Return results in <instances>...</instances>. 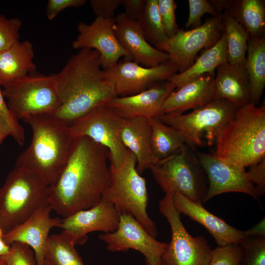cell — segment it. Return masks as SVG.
Returning a JSON list of instances; mask_svg holds the SVG:
<instances>
[{
	"label": "cell",
	"mask_w": 265,
	"mask_h": 265,
	"mask_svg": "<svg viewBox=\"0 0 265 265\" xmlns=\"http://www.w3.org/2000/svg\"><path fill=\"white\" fill-rule=\"evenodd\" d=\"M124 118L106 105L96 107L70 127L75 138L86 136L106 148L110 166L118 168L125 161L130 151L121 139Z\"/></svg>",
	"instance_id": "11"
},
{
	"label": "cell",
	"mask_w": 265,
	"mask_h": 265,
	"mask_svg": "<svg viewBox=\"0 0 265 265\" xmlns=\"http://www.w3.org/2000/svg\"><path fill=\"white\" fill-rule=\"evenodd\" d=\"M172 197L178 212L203 225L213 237L217 245L240 244L248 238L245 231L231 226L207 210L202 204L195 203L179 193H174Z\"/></svg>",
	"instance_id": "21"
},
{
	"label": "cell",
	"mask_w": 265,
	"mask_h": 265,
	"mask_svg": "<svg viewBox=\"0 0 265 265\" xmlns=\"http://www.w3.org/2000/svg\"><path fill=\"white\" fill-rule=\"evenodd\" d=\"M146 0H122L125 14L132 20L137 21L144 9Z\"/></svg>",
	"instance_id": "43"
},
{
	"label": "cell",
	"mask_w": 265,
	"mask_h": 265,
	"mask_svg": "<svg viewBox=\"0 0 265 265\" xmlns=\"http://www.w3.org/2000/svg\"><path fill=\"white\" fill-rule=\"evenodd\" d=\"M189 15L185 25L186 28H196L202 25L201 18L206 13L212 17H216L219 14L209 0H188Z\"/></svg>",
	"instance_id": "37"
},
{
	"label": "cell",
	"mask_w": 265,
	"mask_h": 265,
	"mask_svg": "<svg viewBox=\"0 0 265 265\" xmlns=\"http://www.w3.org/2000/svg\"><path fill=\"white\" fill-rule=\"evenodd\" d=\"M44 265H51L47 261H45Z\"/></svg>",
	"instance_id": "48"
},
{
	"label": "cell",
	"mask_w": 265,
	"mask_h": 265,
	"mask_svg": "<svg viewBox=\"0 0 265 265\" xmlns=\"http://www.w3.org/2000/svg\"><path fill=\"white\" fill-rule=\"evenodd\" d=\"M111 252L127 251L130 249L141 253L146 265H161L162 254L167 243L157 240L151 236L131 215L121 213L117 230L99 236Z\"/></svg>",
	"instance_id": "13"
},
{
	"label": "cell",
	"mask_w": 265,
	"mask_h": 265,
	"mask_svg": "<svg viewBox=\"0 0 265 265\" xmlns=\"http://www.w3.org/2000/svg\"><path fill=\"white\" fill-rule=\"evenodd\" d=\"M247 172L250 181L255 186L259 196L265 194V158L249 166Z\"/></svg>",
	"instance_id": "40"
},
{
	"label": "cell",
	"mask_w": 265,
	"mask_h": 265,
	"mask_svg": "<svg viewBox=\"0 0 265 265\" xmlns=\"http://www.w3.org/2000/svg\"><path fill=\"white\" fill-rule=\"evenodd\" d=\"M207 177L208 186L204 203L217 195L226 192L247 194L256 200L260 198L244 168L229 163L213 154L195 151Z\"/></svg>",
	"instance_id": "16"
},
{
	"label": "cell",
	"mask_w": 265,
	"mask_h": 265,
	"mask_svg": "<svg viewBox=\"0 0 265 265\" xmlns=\"http://www.w3.org/2000/svg\"><path fill=\"white\" fill-rule=\"evenodd\" d=\"M55 79L60 104L52 116L69 126L117 96L94 50H79L55 74Z\"/></svg>",
	"instance_id": "2"
},
{
	"label": "cell",
	"mask_w": 265,
	"mask_h": 265,
	"mask_svg": "<svg viewBox=\"0 0 265 265\" xmlns=\"http://www.w3.org/2000/svg\"><path fill=\"white\" fill-rule=\"evenodd\" d=\"M0 116L8 124L11 131V136L16 142L22 146L25 141L24 129L9 110L3 94L0 84Z\"/></svg>",
	"instance_id": "39"
},
{
	"label": "cell",
	"mask_w": 265,
	"mask_h": 265,
	"mask_svg": "<svg viewBox=\"0 0 265 265\" xmlns=\"http://www.w3.org/2000/svg\"><path fill=\"white\" fill-rule=\"evenodd\" d=\"M222 13L212 17L198 27L188 30L179 29L169 38L163 49L169 60L178 67L182 73L193 63L198 53L202 49H209L219 40L223 32Z\"/></svg>",
	"instance_id": "12"
},
{
	"label": "cell",
	"mask_w": 265,
	"mask_h": 265,
	"mask_svg": "<svg viewBox=\"0 0 265 265\" xmlns=\"http://www.w3.org/2000/svg\"><path fill=\"white\" fill-rule=\"evenodd\" d=\"M121 139L124 146L135 156L136 168L139 174L158 161L152 150L151 127L148 119L124 118Z\"/></svg>",
	"instance_id": "24"
},
{
	"label": "cell",
	"mask_w": 265,
	"mask_h": 265,
	"mask_svg": "<svg viewBox=\"0 0 265 265\" xmlns=\"http://www.w3.org/2000/svg\"><path fill=\"white\" fill-rule=\"evenodd\" d=\"M227 51V62L244 66L249 36L247 31L227 11L222 13Z\"/></svg>",
	"instance_id": "30"
},
{
	"label": "cell",
	"mask_w": 265,
	"mask_h": 265,
	"mask_svg": "<svg viewBox=\"0 0 265 265\" xmlns=\"http://www.w3.org/2000/svg\"><path fill=\"white\" fill-rule=\"evenodd\" d=\"M240 245V265H265V237H249Z\"/></svg>",
	"instance_id": "33"
},
{
	"label": "cell",
	"mask_w": 265,
	"mask_h": 265,
	"mask_svg": "<svg viewBox=\"0 0 265 265\" xmlns=\"http://www.w3.org/2000/svg\"><path fill=\"white\" fill-rule=\"evenodd\" d=\"M22 21L18 18L7 19L0 14V53L19 42Z\"/></svg>",
	"instance_id": "36"
},
{
	"label": "cell",
	"mask_w": 265,
	"mask_h": 265,
	"mask_svg": "<svg viewBox=\"0 0 265 265\" xmlns=\"http://www.w3.org/2000/svg\"><path fill=\"white\" fill-rule=\"evenodd\" d=\"M3 88L8 108L18 120L29 116L52 115L60 104L54 74L27 75Z\"/></svg>",
	"instance_id": "9"
},
{
	"label": "cell",
	"mask_w": 265,
	"mask_h": 265,
	"mask_svg": "<svg viewBox=\"0 0 265 265\" xmlns=\"http://www.w3.org/2000/svg\"><path fill=\"white\" fill-rule=\"evenodd\" d=\"M215 144L213 155L240 167L265 158V106L250 103L238 108Z\"/></svg>",
	"instance_id": "4"
},
{
	"label": "cell",
	"mask_w": 265,
	"mask_h": 265,
	"mask_svg": "<svg viewBox=\"0 0 265 265\" xmlns=\"http://www.w3.org/2000/svg\"><path fill=\"white\" fill-rule=\"evenodd\" d=\"M136 160L131 152L118 168L109 165L110 179L103 197L111 202L120 213L133 216L152 237L158 236L156 223L147 212L148 194L145 178L137 171Z\"/></svg>",
	"instance_id": "7"
},
{
	"label": "cell",
	"mask_w": 265,
	"mask_h": 265,
	"mask_svg": "<svg viewBox=\"0 0 265 265\" xmlns=\"http://www.w3.org/2000/svg\"><path fill=\"white\" fill-rule=\"evenodd\" d=\"M52 210L49 203L40 207L24 223L2 235L3 241L8 245L15 242L27 244L34 252L36 265H44L50 231L59 227L62 220L52 217Z\"/></svg>",
	"instance_id": "18"
},
{
	"label": "cell",
	"mask_w": 265,
	"mask_h": 265,
	"mask_svg": "<svg viewBox=\"0 0 265 265\" xmlns=\"http://www.w3.org/2000/svg\"><path fill=\"white\" fill-rule=\"evenodd\" d=\"M242 248L240 244L218 246L211 250L209 265H240Z\"/></svg>",
	"instance_id": "35"
},
{
	"label": "cell",
	"mask_w": 265,
	"mask_h": 265,
	"mask_svg": "<svg viewBox=\"0 0 265 265\" xmlns=\"http://www.w3.org/2000/svg\"><path fill=\"white\" fill-rule=\"evenodd\" d=\"M244 65L249 83L251 102L257 104L265 86V37L249 38Z\"/></svg>",
	"instance_id": "27"
},
{
	"label": "cell",
	"mask_w": 265,
	"mask_h": 265,
	"mask_svg": "<svg viewBox=\"0 0 265 265\" xmlns=\"http://www.w3.org/2000/svg\"><path fill=\"white\" fill-rule=\"evenodd\" d=\"M34 52L28 40L18 42L0 53V84L4 86L26 76L32 75L36 66Z\"/></svg>",
	"instance_id": "25"
},
{
	"label": "cell",
	"mask_w": 265,
	"mask_h": 265,
	"mask_svg": "<svg viewBox=\"0 0 265 265\" xmlns=\"http://www.w3.org/2000/svg\"><path fill=\"white\" fill-rule=\"evenodd\" d=\"M0 265H4L3 262L0 260Z\"/></svg>",
	"instance_id": "49"
},
{
	"label": "cell",
	"mask_w": 265,
	"mask_h": 265,
	"mask_svg": "<svg viewBox=\"0 0 265 265\" xmlns=\"http://www.w3.org/2000/svg\"><path fill=\"white\" fill-rule=\"evenodd\" d=\"M85 2V0H49L46 14L49 20H52L63 9L72 7H80Z\"/></svg>",
	"instance_id": "42"
},
{
	"label": "cell",
	"mask_w": 265,
	"mask_h": 265,
	"mask_svg": "<svg viewBox=\"0 0 265 265\" xmlns=\"http://www.w3.org/2000/svg\"><path fill=\"white\" fill-rule=\"evenodd\" d=\"M10 245L5 244L2 239V237L0 238V257L8 252Z\"/></svg>",
	"instance_id": "47"
},
{
	"label": "cell",
	"mask_w": 265,
	"mask_h": 265,
	"mask_svg": "<svg viewBox=\"0 0 265 265\" xmlns=\"http://www.w3.org/2000/svg\"><path fill=\"white\" fill-rule=\"evenodd\" d=\"M109 152L86 136L75 137L58 178L49 187V203L63 217L102 200L110 179Z\"/></svg>",
	"instance_id": "1"
},
{
	"label": "cell",
	"mask_w": 265,
	"mask_h": 265,
	"mask_svg": "<svg viewBox=\"0 0 265 265\" xmlns=\"http://www.w3.org/2000/svg\"><path fill=\"white\" fill-rule=\"evenodd\" d=\"M215 75L205 74L172 91L164 102L159 115L182 114L214 100Z\"/></svg>",
	"instance_id": "22"
},
{
	"label": "cell",
	"mask_w": 265,
	"mask_h": 265,
	"mask_svg": "<svg viewBox=\"0 0 265 265\" xmlns=\"http://www.w3.org/2000/svg\"><path fill=\"white\" fill-rule=\"evenodd\" d=\"M49 187L38 174L15 166L0 187V230L2 235L49 203Z\"/></svg>",
	"instance_id": "5"
},
{
	"label": "cell",
	"mask_w": 265,
	"mask_h": 265,
	"mask_svg": "<svg viewBox=\"0 0 265 265\" xmlns=\"http://www.w3.org/2000/svg\"><path fill=\"white\" fill-rule=\"evenodd\" d=\"M227 39L224 31L218 41L212 48L206 50L186 70L176 73L167 80L178 89L184 84L205 74H215L216 68L227 62Z\"/></svg>",
	"instance_id": "26"
},
{
	"label": "cell",
	"mask_w": 265,
	"mask_h": 265,
	"mask_svg": "<svg viewBox=\"0 0 265 265\" xmlns=\"http://www.w3.org/2000/svg\"><path fill=\"white\" fill-rule=\"evenodd\" d=\"M148 120L151 127L152 150L158 160L171 156L187 144L178 131L163 123L157 117Z\"/></svg>",
	"instance_id": "29"
},
{
	"label": "cell",
	"mask_w": 265,
	"mask_h": 265,
	"mask_svg": "<svg viewBox=\"0 0 265 265\" xmlns=\"http://www.w3.org/2000/svg\"><path fill=\"white\" fill-rule=\"evenodd\" d=\"M105 71L107 78L114 87L117 96L123 97L139 93L167 80L177 73L178 67L169 60L156 67H145L124 59Z\"/></svg>",
	"instance_id": "14"
},
{
	"label": "cell",
	"mask_w": 265,
	"mask_h": 265,
	"mask_svg": "<svg viewBox=\"0 0 265 265\" xmlns=\"http://www.w3.org/2000/svg\"><path fill=\"white\" fill-rule=\"evenodd\" d=\"M158 5L164 30L170 38L179 30L175 15L177 4L174 0H158Z\"/></svg>",
	"instance_id": "38"
},
{
	"label": "cell",
	"mask_w": 265,
	"mask_h": 265,
	"mask_svg": "<svg viewBox=\"0 0 265 265\" xmlns=\"http://www.w3.org/2000/svg\"><path fill=\"white\" fill-rule=\"evenodd\" d=\"M115 18L106 19L96 17L90 24L80 22L79 33L72 43L75 49H90L100 54L101 67L107 70L114 66L121 57L131 60L129 53L122 47L115 34Z\"/></svg>",
	"instance_id": "15"
},
{
	"label": "cell",
	"mask_w": 265,
	"mask_h": 265,
	"mask_svg": "<svg viewBox=\"0 0 265 265\" xmlns=\"http://www.w3.org/2000/svg\"><path fill=\"white\" fill-rule=\"evenodd\" d=\"M249 237H265V219L264 218L253 227L245 231Z\"/></svg>",
	"instance_id": "44"
},
{
	"label": "cell",
	"mask_w": 265,
	"mask_h": 265,
	"mask_svg": "<svg viewBox=\"0 0 265 265\" xmlns=\"http://www.w3.org/2000/svg\"><path fill=\"white\" fill-rule=\"evenodd\" d=\"M159 208L171 231V240L161 255V265H209L212 249L208 242L204 237H193L187 232L172 195L165 194Z\"/></svg>",
	"instance_id": "10"
},
{
	"label": "cell",
	"mask_w": 265,
	"mask_h": 265,
	"mask_svg": "<svg viewBox=\"0 0 265 265\" xmlns=\"http://www.w3.org/2000/svg\"><path fill=\"white\" fill-rule=\"evenodd\" d=\"M214 99L226 100L237 108L252 103L249 83L244 66L225 62L216 69Z\"/></svg>",
	"instance_id": "23"
},
{
	"label": "cell",
	"mask_w": 265,
	"mask_h": 265,
	"mask_svg": "<svg viewBox=\"0 0 265 265\" xmlns=\"http://www.w3.org/2000/svg\"><path fill=\"white\" fill-rule=\"evenodd\" d=\"M115 20L116 37L132 61L145 67H154L169 60L166 53L146 40L137 21L128 18L123 12L117 14Z\"/></svg>",
	"instance_id": "19"
},
{
	"label": "cell",
	"mask_w": 265,
	"mask_h": 265,
	"mask_svg": "<svg viewBox=\"0 0 265 265\" xmlns=\"http://www.w3.org/2000/svg\"><path fill=\"white\" fill-rule=\"evenodd\" d=\"M186 144L150 168L155 180L165 194L179 193L190 200L204 204L208 182L195 153Z\"/></svg>",
	"instance_id": "6"
},
{
	"label": "cell",
	"mask_w": 265,
	"mask_h": 265,
	"mask_svg": "<svg viewBox=\"0 0 265 265\" xmlns=\"http://www.w3.org/2000/svg\"><path fill=\"white\" fill-rule=\"evenodd\" d=\"M219 14H221L223 9L228 10L233 2V0H209Z\"/></svg>",
	"instance_id": "45"
},
{
	"label": "cell",
	"mask_w": 265,
	"mask_h": 265,
	"mask_svg": "<svg viewBox=\"0 0 265 265\" xmlns=\"http://www.w3.org/2000/svg\"><path fill=\"white\" fill-rule=\"evenodd\" d=\"M225 11L243 27L249 38L265 36V1L264 0H233L230 8Z\"/></svg>",
	"instance_id": "28"
},
{
	"label": "cell",
	"mask_w": 265,
	"mask_h": 265,
	"mask_svg": "<svg viewBox=\"0 0 265 265\" xmlns=\"http://www.w3.org/2000/svg\"><path fill=\"white\" fill-rule=\"evenodd\" d=\"M175 88L171 82L166 80L136 94L116 96L106 105L124 119H149L159 115L164 102Z\"/></svg>",
	"instance_id": "20"
},
{
	"label": "cell",
	"mask_w": 265,
	"mask_h": 265,
	"mask_svg": "<svg viewBox=\"0 0 265 265\" xmlns=\"http://www.w3.org/2000/svg\"><path fill=\"white\" fill-rule=\"evenodd\" d=\"M238 108L226 100L214 99L187 114H162L157 117L178 131L191 146H202L205 141L212 145Z\"/></svg>",
	"instance_id": "8"
},
{
	"label": "cell",
	"mask_w": 265,
	"mask_h": 265,
	"mask_svg": "<svg viewBox=\"0 0 265 265\" xmlns=\"http://www.w3.org/2000/svg\"><path fill=\"white\" fill-rule=\"evenodd\" d=\"M4 265H36L33 250L27 244L15 242L10 244L8 253L0 257Z\"/></svg>",
	"instance_id": "34"
},
{
	"label": "cell",
	"mask_w": 265,
	"mask_h": 265,
	"mask_svg": "<svg viewBox=\"0 0 265 265\" xmlns=\"http://www.w3.org/2000/svg\"><path fill=\"white\" fill-rule=\"evenodd\" d=\"M89 3L96 17L110 19L114 18V11L122 4V0H90Z\"/></svg>",
	"instance_id": "41"
},
{
	"label": "cell",
	"mask_w": 265,
	"mask_h": 265,
	"mask_svg": "<svg viewBox=\"0 0 265 265\" xmlns=\"http://www.w3.org/2000/svg\"><path fill=\"white\" fill-rule=\"evenodd\" d=\"M22 120L31 127L32 137L15 166L38 174L50 186L61 173L75 138L69 126L52 115L29 116Z\"/></svg>",
	"instance_id": "3"
},
{
	"label": "cell",
	"mask_w": 265,
	"mask_h": 265,
	"mask_svg": "<svg viewBox=\"0 0 265 265\" xmlns=\"http://www.w3.org/2000/svg\"><path fill=\"white\" fill-rule=\"evenodd\" d=\"M8 135H11L9 126L5 120L0 116V145Z\"/></svg>",
	"instance_id": "46"
},
{
	"label": "cell",
	"mask_w": 265,
	"mask_h": 265,
	"mask_svg": "<svg viewBox=\"0 0 265 265\" xmlns=\"http://www.w3.org/2000/svg\"><path fill=\"white\" fill-rule=\"evenodd\" d=\"M75 245L63 232L50 235L45 260L51 265H84Z\"/></svg>",
	"instance_id": "32"
},
{
	"label": "cell",
	"mask_w": 265,
	"mask_h": 265,
	"mask_svg": "<svg viewBox=\"0 0 265 265\" xmlns=\"http://www.w3.org/2000/svg\"><path fill=\"white\" fill-rule=\"evenodd\" d=\"M121 213L109 200L102 197L95 206L64 217L59 228L75 245L84 243L87 234L95 231L112 233L118 228Z\"/></svg>",
	"instance_id": "17"
},
{
	"label": "cell",
	"mask_w": 265,
	"mask_h": 265,
	"mask_svg": "<svg viewBox=\"0 0 265 265\" xmlns=\"http://www.w3.org/2000/svg\"><path fill=\"white\" fill-rule=\"evenodd\" d=\"M2 234L0 230V238H1L2 237Z\"/></svg>",
	"instance_id": "50"
},
{
	"label": "cell",
	"mask_w": 265,
	"mask_h": 265,
	"mask_svg": "<svg viewBox=\"0 0 265 265\" xmlns=\"http://www.w3.org/2000/svg\"><path fill=\"white\" fill-rule=\"evenodd\" d=\"M137 22L146 40L162 51L169 38L161 21L158 0H146L143 12Z\"/></svg>",
	"instance_id": "31"
}]
</instances>
